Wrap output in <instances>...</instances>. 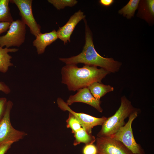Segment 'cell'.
<instances>
[{
  "label": "cell",
  "mask_w": 154,
  "mask_h": 154,
  "mask_svg": "<svg viewBox=\"0 0 154 154\" xmlns=\"http://www.w3.org/2000/svg\"><path fill=\"white\" fill-rule=\"evenodd\" d=\"M109 73L103 68L95 66L85 65L78 67L76 64H66L61 69V82L67 85L69 90L75 91L88 87L94 82L101 83Z\"/></svg>",
  "instance_id": "obj_1"
},
{
  "label": "cell",
  "mask_w": 154,
  "mask_h": 154,
  "mask_svg": "<svg viewBox=\"0 0 154 154\" xmlns=\"http://www.w3.org/2000/svg\"><path fill=\"white\" fill-rule=\"evenodd\" d=\"M85 43L82 52L78 55L68 58H60L59 60L66 64H84L85 65L99 66L110 73L118 72L121 63L112 58H106L96 51L94 45L92 33L85 19Z\"/></svg>",
  "instance_id": "obj_2"
},
{
  "label": "cell",
  "mask_w": 154,
  "mask_h": 154,
  "mask_svg": "<svg viewBox=\"0 0 154 154\" xmlns=\"http://www.w3.org/2000/svg\"><path fill=\"white\" fill-rule=\"evenodd\" d=\"M121 102L120 106L115 114L107 118L102 125L98 137H108L117 132L125 125V120L137 110L125 96L121 97Z\"/></svg>",
  "instance_id": "obj_3"
},
{
  "label": "cell",
  "mask_w": 154,
  "mask_h": 154,
  "mask_svg": "<svg viewBox=\"0 0 154 154\" xmlns=\"http://www.w3.org/2000/svg\"><path fill=\"white\" fill-rule=\"evenodd\" d=\"M138 114L137 109L129 116L128 121L124 125L108 137L121 142L133 154H144L143 149L135 139L132 128V122L137 117Z\"/></svg>",
  "instance_id": "obj_4"
},
{
  "label": "cell",
  "mask_w": 154,
  "mask_h": 154,
  "mask_svg": "<svg viewBox=\"0 0 154 154\" xmlns=\"http://www.w3.org/2000/svg\"><path fill=\"white\" fill-rule=\"evenodd\" d=\"M13 105L11 101H7L5 114L0 122V145L8 143H13L27 135L25 132L15 129L11 124L10 114Z\"/></svg>",
  "instance_id": "obj_5"
},
{
  "label": "cell",
  "mask_w": 154,
  "mask_h": 154,
  "mask_svg": "<svg viewBox=\"0 0 154 154\" xmlns=\"http://www.w3.org/2000/svg\"><path fill=\"white\" fill-rule=\"evenodd\" d=\"M26 34L25 23L19 19L13 21L6 34L0 36V46L7 48L12 46L20 47L25 42Z\"/></svg>",
  "instance_id": "obj_6"
},
{
  "label": "cell",
  "mask_w": 154,
  "mask_h": 154,
  "mask_svg": "<svg viewBox=\"0 0 154 154\" xmlns=\"http://www.w3.org/2000/svg\"><path fill=\"white\" fill-rule=\"evenodd\" d=\"M10 2L17 6L21 20L29 27L31 34L36 37L41 33L40 26L37 23L33 14L32 0H10Z\"/></svg>",
  "instance_id": "obj_7"
},
{
  "label": "cell",
  "mask_w": 154,
  "mask_h": 154,
  "mask_svg": "<svg viewBox=\"0 0 154 154\" xmlns=\"http://www.w3.org/2000/svg\"><path fill=\"white\" fill-rule=\"evenodd\" d=\"M57 102L58 107L61 110L64 111H68L73 115L80 122L83 128L90 134H91L92 129L94 127L102 125L107 118L104 116L96 117L85 113L76 112L72 110L60 98H57Z\"/></svg>",
  "instance_id": "obj_8"
},
{
  "label": "cell",
  "mask_w": 154,
  "mask_h": 154,
  "mask_svg": "<svg viewBox=\"0 0 154 154\" xmlns=\"http://www.w3.org/2000/svg\"><path fill=\"white\" fill-rule=\"evenodd\" d=\"M97 154H133L120 141L109 137H98Z\"/></svg>",
  "instance_id": "obj_9"
},
{
  "label": "cell",
  "mask_w": 154,
  "mask_h": 154,
  "mask_svg": "<svg viewBox=\"0 0 154 154\" xmlns=\"http://www.w3.org/2000/svg\"><path fill=\"white\" fill-rule=\"evenodd\" d=\"M76 102L86 103L93 107L100 112H103V110L100 106V100H96L93 96L88 87L77 90L75 94L69 96L66 103L69 106Z\"/></svg>",
  "instance_id": "obj_10"
},
{
  "label": "cell",
  "mask_w": 154,
  "mask_h": 154,
  "mask_svg": "<svg viewBox=\"0 0 154 154\" xmlns=\"http://www.w3.org/2000/svg\"><path fill=\"white\" fill-rule=\"evenodd\" d=\"M85 16L80 10L75 13L64 26L59 27L56 31L58 38L63 41L65 44L68 42H70L71 35L75 27L80 21L85 19Z\"/></svg>",
  "instance_id": "obj_11"
},
{
  "label": "cell",
  "mask_w": 154,
  "mask_h": 154,
  "mask_svg": "<svg viewBox=\"0 0 154 154\" xmlns=\"http://www.w3.org/2000/svg\"><path fill=\"white\" fill-rule=\"evenodd\" d=\"M35 37L36 38L33 42V45L36 47L38 54L43 53L46 47L58 38L55 30L48 33H40Z\"/></svg>",
  "instance_id": "obj_12"
},
{
  "label": "cell",
  "mask_w": 154,
  "mask_h": 154,
  "mask_svg": "<svg viewBox=\"0 0 154 154\" xmlns=\"http://www.w3.org/2000/svg\"><path fill=\"white\" fill-rule=\"evenodd\" d=\"M18 50L17 48H3L0 46V72L6 73L9 67L13 65L11 62L12 57L8 53L15 52Z\"/></svg>",
  "instance_id": "obj_13"
},
{
  "label": "cell",
  "mask_w": 154,
  "mask_h": 154,
  "mask_svg": "<svg viewBox=\"0 0 154 154\" xmlns=\"http://www.w3.org/2000/svg\"><path fill=\"white\" fill-rule=\"evenodd\" d=\"M88 87L93 96L98 100H100L102 97L114 90V88L110 85L98 82L92 83Z\"/></svg>",
  "instance_id": "obj_14"
},
{
  "label": "cell",
  "mask_w": 154,
  "mask_h": 154,
  "mask_svg": "<svg viewBox=\"0 0 154 154\" xmlns=\"http://www.w3.org/2000/svg\"><path fill=\"white\" fill-rule=\"evenodd\" d=\"M74 133L75 140L73 144L74 146L81 143L86 145L93 144L96 140L94 136L89 134L83 128H80Z\"/></svg>",
  "instance_id": "obj_15"
},
{
  "label": "cell",
  "mask_w": 154,
  "mask_h": 154,
  "mask_svg": "<svg viewBox=\"0 0 154 154\" xmlns=\"http://www.w3.org/2000/svg\"><path fill=\"white\" fill-rule=\"evenodd\" d=\"M10 0H0V22H12L13 19L10 12Z\"/></svg>",
  "instance_id": "obj_16"
},
{
  "label": "cell",
  "mask_w": 154,
  "mask_h": 154,
  "mask_svg": "<svg viewBox=\"0 0 154 154\" xmlns=\"http://www.w3.org/2000/svg\"><path fill=\"white\" fill-rule=\"evenodd\" d=\"M139 1V0H130L126 5L119 11V13L126 16L127 18H131L133 16Z\"/></svg>",
  "instance_id": "obj_17"
},
{
  "label": "cell",
  "mask_w": 154,
  "mask_h": 154,
  "mask_svg": "<svg viewBox=\"0 0 154 154\" xmlns=\"http://www.w3.org/2000/svg\"><path fill=\"white\" fill-rule=\"evenodd\" d=\"M57 10H60L66 7H72L78 3L76 0H48Z\"/></svg>",
  "instance_id": "obj_18"
},
{
  "label": "cell",
  "mask_w": 154,
  "mask_h": 154,
  "mask_svg": "<svg viewBox=\"0 0 154 154\" xmlns=\"http://www.w3.org/2000/svg\"><path fill=\"white\" fill-rule=\"evenodd\" d=\"M67 127L70 128L74 133L81 128V125L78 119L72 114L69 112V117L66 120Z\"/></svg>",
  "instance_id": "obj_19"
},
{
  "label": "cell",
  "mask_w": 154,
  "mask_h": 154,
  "mask_svg": "<svg viewBox=\"0 0 154 154\" xmlns=\"http://www.w3.org/2000/svg\"><path fill=\"white\" fill-rule=\"evenodd\" d=\"M83 154H97L96 146L93 144L86 145L82 150Z\"/></svg>",
  "instance_id": "obj_20"
},
{
  "label": "cell",
  "mask_w": 154,
  "mask_h": 154,
  "mask_svg": "<svg viewBox=\"0 0 154 154\" xmlns=\"http://www.w3.org/2000/svg\"><path fill=\"white\" fill-rule=\"evenodd\" d=\"M7 102V99L5 98H0V122L5 114Z\"/></svg>",
  "instance_id": "obj_21"
},
{
  "label": "cell",
  "mask_w": 154,
  "mask_h": 154,
  "mask_svg": "<svg viewBox=\"0 0 154 154\" xmlns=\"http://www.w3.org/2000/svg\"><path fill=\"white\" fill-rule=\"evenodd\" d=\"M13 143H8L0 145V154H5Z\"/></svg>",
  "instance_id": "obj_22"
},
{
  "label": "cell",
  "mask_w": 154,
  "mask_h": 154,
  "mask_svg": "<svg viewBox=\"0 0 154 154\" xmlns=\"http://www.w3.org/2000/svg\"><path fill=\"white\" fill-rule=\"evenodd\" d=\"M11 23L0 22V34L5 32L9 29Z\"/></svg>",
  "instance_id": "obj_23"
},
{
  "label": "cell",
  "mask_w": 154,
  "mask_h": 154,
  "mask_svg": "<svg viewBox=\"0 0 154 154\" xmlns=\"http://www.w3.org/2000/svg\"><path fill=\"white\" fill-rule=\"evenodd\" d=\"M0 91L7 94L10 93L11 90L4 82L0 81Z\"/></svg>",
  "instance_id": "obj_24"
},
{
  "label": "cell",
  "mask_w": 154,
  "mask_h": 154,
  "mask_svg": "<svg viewBox=\"0 0 154 154\" xmlns=\"http://www.w3.org/2000/svg\"><path fill=\"white\" fill-rule=\"evenodd\" d=\"M147 3L149 11L152 16H153L154 15V1L153 0H147Z\"/></svg>",
  "instance_id": "obj_25"
},
{
  "label": "cell",
  "mask_w": 154,
  "mask_h": 154,
  "mask_svg": "<svg viewBox=\"0 0 154 154\" xmlns=\"http://www.w3.org/2000/svg\"><path fill=\"white\" fill-rule=\"evenodd\" d=\"M114 1L113 0H100L99 2L102 5L108 7L112 4Z\"/></svg>",
  "instance_id": "obj_26"
}]
</instances>
